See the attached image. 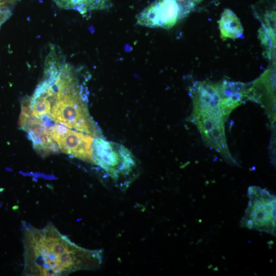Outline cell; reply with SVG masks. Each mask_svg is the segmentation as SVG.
Returning a JSON list of instances; mask_svg holds the SVG:
<instances>
[{
  "label": "cell",
  "instance_id": "obj_1",
  "mask_svg": "<svg viewBox=\"0 0 276 276\" xmlns=\"http://www.w3.org/2000/svg\"><path fill=\"white\" fill-rule=\"evenodd\" d=\"M25 275H66L99 268L102 251L79 246L52 223L42 228L26 224L22 228Z\"/></svg>",
  "mask_w": 276,
  "mask_h": 276
},
{
  "label": "cell",
  "instance_id": "obj_2",
  "mask_svg": "<svg viewBox=\"0 0 276 276\" xmlns=\"http://www.w3.org/2000/svg\"><path fill=\"white\" fill-rule=\"evenodd\" d=\"M42 94L50 102L48 117L70 128L98 136V131L88 111L84 87L79 83L76 71L65 63L56 79L33 94Z\"/></svg>",
  "mask_w": 276,
  "mask_h": 276
},
{
  "label": "cell",
  "instance_id": "obj_3",
  "mask_svg": "<svg viewBox=\"0 0 276 276\" xmlns=\"http://www.w3.org/2000/svg\"><path fill=\"white\" fill-rule=\"evenodd\" d=\"M193 110L189 118L208 146L219 152L231 165H237L227 147L225 120L220 106L216 83L203 81L191 89Z\"/></svg>",
  "mask_w": 276,
  "mask_h": 276
},
{
  "label": "cell",
  "instance_id": "obj_4",
  "mask_svg": "<svg viewBox=\"0 0 276 276\" xmlns=\"http://www.w3.org/2000/svg\"><path fill=\"white\" fill-rule=\"evenodd\" d=\"M94 164L102 168L118 186L126 189L138 175V163L123 145L97 137L92 149Z\"/></svg>",
  "mask_w": 276,
  "mask_h": 276
},
{
  "label": "cell",
  "instance_id": "obj_5",
  "mask_svg": "<svg viewBox=\"0 0 276 276\" xmlns=\"http://www.w3.org/2000/svg\"><path fill=\"white\" fill-rule=\"evenodd\" d=\"M245 220L246 227L273 233L275 227V197L265 189L250 187Z\"/></svg>",
  "mask_w": 276,
  "mask_h": 276
},
{
  "label": "cell",
  "instance_id": "obj_6",
  "mask_svg": "<svg viewBox=\"0 0 276 276\" xmlns=\"http://www.w3.org/2000/svg\"><path fill=\"white\" fill-rule=\"evenodd\" d=\"M50 135L63 152L94 164L92 136L80 131L68 129L58 124L49 128Z\"/></svg>",
  "mask_w": 276,
  "mask_h": 276
},
{
  "label": "cell",
  "instance_id": "obj_7",
  "mask_svg": "<svg viewBox=\"0 0 276 276\" xmlns=\"http://www.w3.org/2000/svg\"><path fill=\"white\" fill-rule=\"evenodd\" d=\"M184 15L178 0H155L136 16L141 26L170 29Z\"/></svg>",
  "mask_w": 276,
  "mask_h": 276
},
{
  "label": "cell",
  "instance_id": "obj_8",
  "mask_svg": "<svg viewBox=\"0 0 276 276\" xmlns=\"http://www.w3.org/2000/svg\"><path fill=\"white\" fill-rule=\"evenodd\" d=\"M19 126L28 133L35 150L42 156L58 152V145L50 135L49 129L31 113L28 98L21 104Z\"/></svg>",
  "mask_w": 276,
  "mask_h": 276
},
{
  "label": "cell",
  "instance_id": "obj_9",
  "mask_svg": "<svg viewBox=\"0 0 276 276\" xmlns=\"http://www.w3.org/2000/svg\"><path fill=\"white\" fill-rule=\"evenodd\" d=\"M274 75L266 72L248 89L247 99L254 101L266 110L271 123L275 121Z\"/></svg>",
  "mask_w": 276,
  "mask_h": 276
},
{
  "label": "cell",
  "instance_id": "obj_10",
  "mask_svg": "<svg viewBox=\"0 0 276 276\" xmlns=\"http://www.w3.org/2000/svg\"><path fill=\"white\" fill-rule=\"evenodd\" d=\"M219 103L225 120L232 111L247 99L248 89L246 84L224 80L216 83Z\"/></svg>",
  "mask_w": 276,
  "mask_h": 276
},
{
  "label": "cell",
  "instance_id": "obj_11",
  "mask_svg": "<svg viewBox=\"0 0 276 276\" xmlns=\"http://www.w3.org/2000/svg\"><path fill=\"white\" fill-rule=\"evenodd\" d=\"M60 8L74 10L85 16L95 10L108 9L112 6L111 0H53Z\"/></svg>",
  "mask_w": 276,
  "mask_h": 276
},
{
  "label": "cell",
  "instance_id": "obj_12",
  "mask_svg": "<svg viewBox=\"0 0 276 276\" xmlns=\"http://www.w3.org/2000/svg\"><path fill=\"white\" fill-rule=\"evenodd\" d=\"M219 26L221 37L223 39H235L243 35V29L240 20L229 9H225L222 13Z\"/></svg>",
  "mask_w": 276,
  "mask_h": 276
},
{
  "label": "cell",
  "instance_id": "obj_13",
  "mask_svg": "<svg viewBox=\"0 0 276 276\" xmlns=\"http://www.w3.org/2000/svg\"><path fill=\"white\" fill-rule=\"evenodd\" d=\"M192 1L195 3L199 2L202 0H192Z\"/></svg>",
  "mask_w": 276,
  "mask_h": 276
},
{
  "label": "cell",
  "instance_id": "obj_14",
  "mask_svg": "<svg viewBox=\"0 0 276 276\" xmlns=\"http://www.w3.org/2000/svg\"><path fill=\"white\" fill-rule=\"evenodd\" d=\"M0 1H2V0H0Z\"/></svg>",
  "mask_w": 276,
  "mask_h": 276
}]
</instances>
